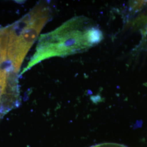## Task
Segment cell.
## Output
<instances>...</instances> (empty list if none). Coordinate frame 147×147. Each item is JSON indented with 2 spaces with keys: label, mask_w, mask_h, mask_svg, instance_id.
<instances>
[{
  "label": "cell",
  "mask_w": 147,
  "mask_h": 147,
  "mask_svg": "<svg viewBox=\"0 0 147 147\" xmlns=\"http://www.w3.org/2000/svg\"><path fill=\"white\" fill-rule=\"evenodd\" d=\"M103 39L100 28L84 16L74 17L55 30L42 34L36 51L21 74L46 59L87 50Z\"/></svg>",
  "instance_id": "cell-1"
},
{
  "label": "cell",
  "mask_w": 147,
  "mask_h": 147,
  "mask_svg": "<svg viewBox=\"0 0 147 147\" xmlns=\"http://www.w3.org/2000/svg\"><path fill=\"white\" fill-rule=\"evenodd\" d=\"M7 73L5 69H0V99L5 91L7 85Z\"/></svg>",
  "instance_id": "cell-3"
},
{
  "label": "cell",
  "mask_w": 147,
  "mask_h": 147,
  "mask_svg": "<svg viewBox=\"0 0 147 147\" xmlns=\"http://www.w3.org/2000/svg\"><path fill=\"white\" fill-rule=\"evenodd\" d=\"M51 10L43 5L37 18L21 32L16 41L7 48L8 57L13 62L16 72L19 71L28 50L36 42L42 28L50 18Z\"/></svg>",
  "instance_id": "cell-2"
},
{
  "label": "cell",
  "mask_w": 147,
  "mask_h": 147,
  "mask_svg": "<svg viewBox=\"0 0 147 147\" xmlns=\"http://www.w3.org/2000/svg\"><path fill=\"white\" fill-rule=\"evenodd\" d=\"M91 147H127L117 143H101Z\"/></svg>",
  "instance_id": "cell-4"
},
{
  "label": "cell",
  "mask_w": 147,
  "mask_h": 147,
  "mask_svg": "<svg viewBox=\"0 0 147 147\" xmlns=\"http://www.w3.org/2000/svg\"><path fill=\"white\" fill-rule=\"evenodd\" d=\"M7 58V52L0 51V64L3 63Z\"/></svg>",
  "instance_id": "cell-5"
}]
</instances>
